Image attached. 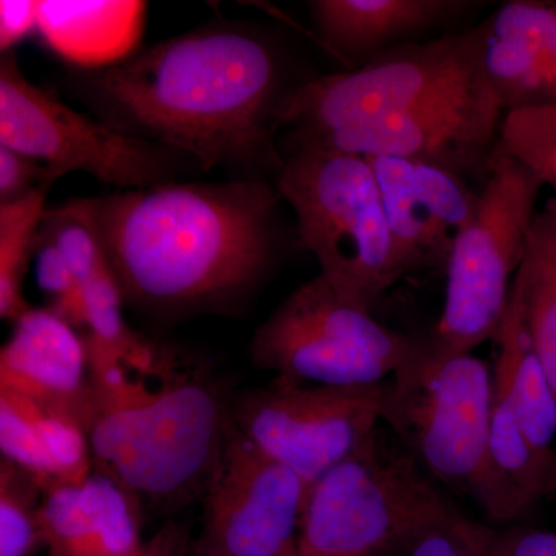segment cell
I'll use <instances>...</instances> for the list:
<instances>
[{"mask_svg": "<svg viewBox=\"0 0 556 556\" xmlns=\"http://www.w3.org/2000/svg\"><path fill=\"white\" fill-rule=\"evenodd\" d=\"M390 379L371 386H311L277 378L230 412L255 447L313 485L382 426Z\"/></svg>", "mask_w": 556, "mask_h": 556, "instance_id": "8fae6325", "label": "cell"}, {"mask_svg": "<svg viewBox=\"0 0 556 556\" xmlns=\"http://www.w3.org/2000/svg\"><path fill=\"white\" fill-rule=\"evenodd\" d=\"M413 342L318 274L260 325L251 357L258 368L299 383L371 386L391 379Z\"/></svg>", "mask_w": 556, "mask_h": 556, "instance_id": "9c48e42d", "label": "cell"}, {"mask_svg": "<svg viewBox=\"0 0 556 556\" xmlns=\"http://www.w3.org/2000/svg\"><path fill=\"white\" fill-rule=\"evenodd\" d=\"M60 175L17 150L0 146V204L14 203Z\"/></svg>", "mask_w": 556, "mask_h": 556, "instance_id": "f546056e", "label": "cell"}, {"mask_svg": "<svg viewBox=\"0 0 556 556\" xmlns=\"http://www.w3.org/2000/svg\"><path fill=\"white\" fill-rule=\"evenodd\" d=\"M479 30L482 79L504 115L556 109V3L511 0Z\"/></svg>", "mask_w": 556, "mask_h": 556, "instance_id": "2e32d148", "label": "cell"}, {"mask_svg": "<svg viewBox=\"0 0 556 556\" xmlns=\"http://www.w3.org/2000/svg\"><path fill=\"white\" fill-rule=\"evenodd\" d=\"M70 80L113 129L177 150L204 172L263 179L283 166L276 131L291 89L277 43L254 27L208 25Z\"/></svg>", "mask_w": 556, "mask_h": 556, "instance_id": "6da1fadb", "label": "cell"}, {"mask_svg": "<svg viewBox=\"0 0 556 556\" xmlns=\"http://www.w3.org/2000/svg\"><path fill=\"white\" fill-rule=\"evenodd\" d=\"M365 160L378 182L405 276L419 270L445 273L453 244L473 217L481 189L434 164L387 156Z\"/></svg>", "mask_w": 556, "mask_h": 556, "instance_id": "5bb4252c", "label": "cell"}, {"mask_svg": "<svg viewBox=\"0 0 556 556\" xmlns=\"http://www.w3.org/2000/svg\"><path fill=\"white\" fill-rule=\"evenodd\" d=\"M309 484L266 455L230 419L206 490L207 548L230 556H291Z\"/></svg>", "mask_w": 556, "mask_h": 556, "instance_id": "7c38bea8", "label": "cell"}, {"mask_svg": "<svg viewBox=\"0 0 556 556\" xmlns=\"http://www.w3.org/2000/svg\"><path fill=\"white\" fill-rule=\"evenodd\" d=\"M291 556H300V555L298 554V552H295V554H292Z\"/></svg>", "mask_w": 556, "mask_h": 556, "instance_id": "e575fe53", "label": "cell"}, {"mask_svg": "<svg viewBox=\"0 0 556 556\" xmlns=\"http://www.w3.org/2000/svg\"><path fill=\"white\" fill-rule=\"evenodd\" d=\"M481 87L485 84L478 25L428 42L407 43L362 67L300 84L281 104L280 127H289L291 137H313Z\"/></svg>", "mask_w": 556, "mask_h": 556, "instance_id": "ba28073f", "label": "cell"}, {"mask_svg": "<svg viewBox=\"0 0 556 556\" xmlns=\"http://www.w3.org/2000/svg\"><path fill=\"white\" fill-rule=\"evenodd\" d=\"M386 426L309 486L300 556H388L456 510Z\"/></svg>", "mask_w": 556, "mask_h": 556, "instance_id": "5b68a950", "label": "cell"}, {"mask_svg": "<svg viewBox=\"0 0 556 556\" xmlns=\"http://www.w3.org/2000/svg\"><path fill=\"white\" fill-rule=\"evenodd\" d=\"M0 146L38 160L60 177L86 172L119 190L178 181L179 175L201 169L177 150L70 108L25 78L11 51L0 60Z\"/></svg>", "mask_w": 556, "mask_h": 556, "instance_id": "30bf717a", "label": "cell"}, {"mask_svg": "<svg viewBox=\"0 0 556 556\" xmlns=\"http://www.w3.org/2000/svg\"><path fill=\"white\" fill-rule=\"evenodd\" d=\"M204 556H230V555L222 554V552L212 551V548H207L206 554H204Z\"/></svg>", "mask_w": 556, "mask_h": 556, "instance_id": "836d02e7", "label": "cell"}, {"mask_svg": "<svg viewBox=\"0 0 556 556\" xmlns=\"http://www.w3.org/2000/svg\"><path fill=\"white\" fill-rule=\"evenodd\" d=\"M496 530L453 510L388 556H489Z\"/></svg>", "mask_w": 556, "mask_h": 556, "instance_id": "f1b7e54d", "label": "cell"}, {"mask_svg": "<svg viewBox=\"0 0 556 556\" xmlns=\"http://www.w3.org/2000/svg\"><path fill=\"white\" fill-rule=\"evenodd\" d=\"M503 110L486 87L362 123L313 135L289 137L287 146H311L362 159L387 156L434 164L468 179H485L500 142Z\"/></svg>", "mask_w": 556, "mask_h": 556, "instance_id": "4fadbf2b", "label": "cell"}, {"mask_svg": "<svg viewBox=\"0 0 556 556\" xmlns=\"http://www.w3.org/2000/svg\"><path fill=\"white\" fill-rule=\"evenodd\" d=\"M489 556H556V533L527 527L496 530Z\"/></svg>", "mask_w": 556, "mask_h": 556, "instance_id": "4dcf8cb0", "label": "cell"}, {"mask_svg": "<svg viewBox=\"0 0 556 556\" xmlns=\"http://www.w3.org/2000/svg\"><path fill=\"white\" fill-rule=\"evenodd\" d=\"M0 391L75 419L89 434L93 419L89 348L53 309H30L14 321L0 351Z\"/></svg>", "mask_w": 556, "mask_h": 556, "instance_id": "9a60e30c", "label": "cell"}, {"mask_svg": "<svg viewBox=\"0 0 556 556\" xmlns=\"http://www.w3.org/2000/svg\"><path fill=\"white\" fill-rule=\"evenodd\" d=\"M146 10L138 0H39L38 33L72 67L97 72L138 53Z\"/></svg>", "mask_w": 556, "mask_h": 556, "instance_id": "ffe728a7", "label": "cell"}, {"mask_svg": "<svg viewBox=\"0 0 556 556\" xmlns=\"http://www.w3.org/2000/svg\"><path fill=\"white\" fill-rule=\"evenodd\" d=\"M316 39L331 56L354 70L420 36L452 24L477 2L466 0H314Z\"/></svg>", "mask_w": 556, "mask_h": 556, "instance_id": "e0dca14e", "label": "cell"}, {"mask_svg": "<svg viewBox=\"0 0 556 556\" xmlns=\"http://www.w3.org/2000/svg\"><path fill=\"white\" fill-rule=\"evenodd\" d=\"M40 489L20 467L2 459L0 467V556H28L40 536L36 495Z\"/></svg>", "mask_w": 556, "mask_h": 556, "instance_id": "484cf974", "label": "cell"}, {"mask_svg": "<svg viewBox=\"0 0 556 556\" xmlns=\"http://www.w3.org/2000/svg\"><path fill=\"white\" fill-rule=\"evenodd\" d=\"M84 327L90 329L87 342L110 353H121L137 345L138 338L123 316L124 295L112 270L105 268L80 287Z\"/></svg>", "mask_w": 556, "mask_h": 556, "instance_id": "83f0119b", "label": "cell"}, {"mask_svg": "<svg viewBox=\"0 0 556 556\" xmlns=\"http://www.w3.org/2000/svg\"><path fill=\"white\" fill-rule=\"evenodd\" d=\"M556 492V456L533 448L506 388L493 376V407L484 481L477 500L490 519L511 522Z\"/></svg>", "mask_w": 556, "mask_h": 556, "instance_id": "44dd1931", "label": "cell"}, {"mask_svg": "<svg viewBox=\"0 0 556 556\" xmlns=\"http://www.w3.org/2000/svg\"><path fill=\"white\" fill-rule=\"evenodd\" d=\"M543 182L497 142L470 223L450 254L441 318L428 336L442 353L495 342L527 251Z\"/></svg>", "mask_w": 556, "mask_h": 556, "instance_id": "8992f818", "label": "cell"}, {"mask_svg": "<svg viewBox=\"0 0 556 556\" xmlns=\"http://www.w3.org/2000/svg\"><path fill=\"white\" fill-rule=\"evenodd\" d=\"M38 0H2L0 2V50L2 54L38 31Z\"/></svg>", "mask_w": 556, "mask_h": 556, "instance_id": "1f68e13d", "label": "cell"}, {"mask_svg": "<svg viewBox=\"0 0 556 556\" xmlns=\"http://www.w3.org/2000/svg\"><path fill=\"white\" fill-rule=\"evenodd\" d=\"M493 369L415 339L390 379L382 424L442 484L478 496L484 481Z\"/></svg>", "mask_w": 556, "mask_h": 556, "instance_id": "52a82bcc", "label": "cell"}, {"mask_svg": "<svg viewBox=\"0 0 556 556\" xmlns=\"http://www.w3.org/2000/svg\"><path fill=\"white\" fill-rule=\"evenodd\" d=\"M89 358L94 471L163 506L204 495L230 422L217 380L144 340Z\"/></svg>", "mask_w": 556, "mask_h": 556, "instance_id": "3957f363", "label": "cell"}, {"mask_svg": "<svg viewBox=\"0 0 556 556\" xmlns=\"http://www.w3.org/2000/svg\"><path fill=\"white\" fill-rule=\"evenodd\" d=\"M40 536L51 556H138L139 497L104 475L43 495Z\"/></svg>", "mask_w": 556, "mask_h": 556, "instance_id": "ac0fdd59", "label": "cell"}, {"mask_svg": "<svg viewBox=\"0 0 556 556\" xmlns=\"http://www.w3.org/2000/svg\"><path fill=\"white\" fill-rule=\"evenodd\" d=\"M277 190L294 211L300 244L316 257L320 276L372 313L405 274L368 161L287 146Z\"/></svg>", "mask_w": 556, "mask_h": 556, "instance_id": "277c9868", "label": "cell"}, {"mask_svg": "<svg viewBox=\"0 0 556 556\" xmlns=\"http://www.w3.org/2000/svg\"><path fill=\"white\" fill-rule=\"evenodd\" d=\"M0 448L43 495L93 473L89 434L79 422L9 391H0Z\"/></svg>", "mask_w": 556, "mask_h": 556, "instance_id": "d6986e66", "label": "cell"}, {"mask_svg": "<svg viewBox=\"0 0 556 556\" xmlns=\"http://www.w3.org/2000/svg\"><path fill=\"white\" fill-rule=\"evenodd\" d=\"M40 237L60 249L79 287L109 268L100 239L75 200L58 208H47Z\"/></svg>", "mask_w": 556, "mask_h": 556, "instance_id": "4316f807", "label": "cell"}, {"mask_svg": "<svg viewBox=\"0 0 556 556\" xmlns=\"http://www.w3.org/2000/svg\"><path fill=\"white\" fill-rule=\"evenodd\" d=\"M514 289L521 302L530 339L556 396V215L536 214L530 226L525 262Z\"/></svg>", "mask_w": 556, "mask_h": 556, "instance_id": "603a6c76", "label": "cell"}, {"mask_svg": "<svg viewBox=\"0 0 556 556\" xmlns=\"http://www.w3.org/2000/svg\"><path fill=\"white\" fill-rule=\"evenodd\" d=\"M495 342L497 356L493 376L506 388L519 426L533 448L541 455L555 457V391L536 356L514 288Z\"/></svg>", "mask_w": 556, "mask_h": 556, "instance_id": "7402d4cb", "label": "cell"}, {"mask_svg": "<svg viewBox=\"0 0 556 556\" xmlns=\"http://www.w3.org/2000/svg\"><path fill=\"white\" fill-rule=\"evenodd\" d=\"M51 186L53 181L43 182L22 200L0 204V317L7 320L17 321L31 309L24 298V278L38 249Z\"/></svg>", "mask_w": 556, "mask_h": 556, "instance_id": "cb8c5ba5", "label": "cell"}, {"mask_svg": "<svg viewBox=\"0 0 556 556\" xmlns=\"http://www.w3.org/2000/svg\"><path fill=\"white\" fill-rule=\"evenodd\" d=\"M188 533L181 526L170 525L161 530L138 556H186Z\"/></svg>", "mask_w": 556, "mask_h": 556, "instance_id": "d6a6232c", "label": "cell"}, {"mask_svg": "<svg viewBox=\"0 0 556 556\" xmlns=\"http://www.w3.org/2000/svg\"><path fill=\"white\" fill-rule=\"evenodd\" d=\"M500 144L554 190L556 215V109L507 113L501 121Z\"/></svg>", "mask_w": 556, "mask_h": 556, "instance_id": "d4e9b609", "label": "cell"}, {"mask_svg": "<svg viewBox=\"0 0 556 556\" xmlns=\"http://www.w3.org/2000/svg\"><path fill=\"white\" fill-rule=\"evenodd\" d=\"M281 197L265 179L164 182L75 200L124 302L155 316L219 313L276 266Z\"/></svg>", "mask_w": 556, "mask_h": 556, "instance_id": "7a4b0ae2", "label": "cell"}]
</instances>
